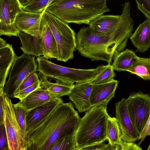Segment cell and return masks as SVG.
Returning a JSON list of instances; mask_svg holds the SVG:
<instances>
[{"instance_id":"cell-19","label":"cell","mask_w":150,"mask_h":150,"mask_svg":"<svg viewBox=\"0 0 150 150\" xmlns=\"http://www.w3.org/2000/svg\"><path fill=\"white\" fill-rule=\"evenodd\" d=\"M18 37L22 44L20 48L23 54L37 57L43 55L42 40L40 35L33 36L20 31Z\"/></svg>"},{"instance_id":"cell-3","label":"cell","mask_w":150,"mask_h":150,"mask_svg":"<svg viewBox=\"0 0 150 150\" xmlns=\"http://www.w3.org/2000/svg\"><path fill=\"white\" fill-rule=\"evenodd\" d=\"M107 0H53L45 11L68 23L89 25L110 11Z\"/></svg>"},{"instance_id":"cell-31","label":"cell","mask_w":150,"mask_h":150,"mask_svg":"<svg viewBox=\"0 0 150 150\" xmlns=\"http://www.w3.org/2000/svg\"><path fill=\"white\" fill-rule=\"evenodd\" d=\"M137 8L147 19H150V0H135Z\"/></svg>"},{"instance_id":"cell-5","label":"cell","mask_w":150,"mask_h":150,"mask_svg":"<svg viewBox=\"0 0 150 150\" xmlns=\"http://www.w3.org/2000/svg\"><path fill=\"white\" fill-rule=\"evenodd\" d=\"M43 16L47 23L56 42L58 61L66 62L73 59L76 48V34L68 23L45 11Z\"/></svg>"},{"instance_id":"cell-12","label":"cell","mask_w":150,"mask_h":150,"mask_svg":"<svg viewBox=\"0 0 150 150\" xmlns=\"http://www.w3.org/2000/svg\"><path fill=\"white\" fill-rule=\"evenodd\" d=\"M118 83V81L114 79L104 83H93L90 98L91 106L107 105L109 101L114 97Z\"/></svg>"},{"instance_id":"cell-21","label":"cell","mask_w":150,"mask_h":150,"mask_svg":"<svg viewBox=\"0 0 150 150\" xmlns=\"http://www.w3.org/2000/svg\"><path fill=\"white\" fill-rule=\"evenodd\" d=\"M38 75L40 81V87L59 98L69 95L71 92L75 84L66 83L57 80L55 83L50 82L48 77L40 72Z\"/></svg>"},{"instance_id":"cell-6","label":"cell","mask_w":150,"mask_h":150,"mask_svg":"<svg viewBox=\"0 0 150 150\" xmlns=\"http://www.w3.org/2000/svg\"><path fill=\"white\" fill-rule=\"evenodd\" d=\"M121 15H102L91 22L89 26L97 35L106 36L120 30H133L134 21L130 15L129 1L122 5Z\"/></svg>"},{"instance_id":"cell-23","label":"cell","mask_w":150,"mask_h":150,"mask_svg":"<svg viewBox=\"0 0 150 150\" xmlns=\"http://www.w3.org/2000/svg\"><path fill=\"white\" fill-rule=\"evenodd\" d=\"M107 139L115 150L121 139V134L118 121L115 117L109 116L107 123Z\"/></svg>"},{"instance_id":"cell-32","label":"cell","mask_w":150,"mask_h":150,"mask_svg":"<svg viewBox=\"0 0 150 150\" xmlns=\"http://www.w3.org/2000/svg\"><path fill=\"white\" fill-rule=\"evenodd\" d=\"M0 125V150H9L8 137L4 122Z\"/></svg>"},{"instance_id":"cell-1","label":"cell","mask_w":150,"mask_h":150,"mask_svg":"<svg viewBox=\"0 0 150 150\" xmlns=\"http://www.w3.org/2000/svg\"><path fill=\"white\" fill-rule=\"evenodd\" d=\"M80 117L71 102L59 105L25 136L27 150H50L59 139L74 136Z\"/></svg>"},{"instance_id":"cell-20","label":"cell","mask_w":150,"mask_h":150,"mask_svg":"<svg viewBox=\"0 0 150 150\" xmlns=\"http://www.w3.org/2000/svg\"><path fill=\"white\" fill-rule=\"evenodd\" d=\"M59 98L41 87L31 93L22 102L23 105L29 110Z\"/></svg>"},{"instance_id":"cell-10","label":"cell","mask_w":150,"mask_h":150,"mask_svg":"<svg viewBox=\"0 0 150 150\" xmlns=\"http://www.w3.org/2000/svg\"><path fill=\"white\" fill-rule=\"evenodd\" d=\"M23 7L19 0H0V36H18L15 22Z\"/></svg>"},{"instance_id":"cell-4","label":"cell","mask_w":150,"mask_h":150,"mask_svg":"<svg viewBox=\"0 0 150 150\" xmlns=\"http://www.w3.org/2000/svg\"><path fill=\"white\" fill-rule=\"evenodd\" d=\"M107 108V105L92 107L80 118L74 135L77 150L107 139V120L110 116Z\"/></svg>"},{"instance_id":"cell-7","label":"cell","mask_w":150,"mask_h":150,"mask_svg":"<svg viewBox=\"0 0 150 150\" xmlns=\"http://www.w3.org/2000/svg\"><path fill=\"white\" fill-rule=\"evenodd\" d=\"M35 57L23 54L16 57L9 76L3 89L4 93L13 97L24 79L30 74L36 71L38 64Z\"/></svg>"},{"instance_id":"cell-29","label":"cell","mask_w":150,"mask_h":150,"mask_svg":"<svg viewBox=\"0 0 150 150\" xmlns=\"http://www.w3.org/2000/svg\"><path fill=\"white\" fill-rule=\"evenodd\" d=\"M40 88V81L39 80L33 85L15 93L13 98H18L20 101L22 102L23 100L31 93Z\"/></svg>"},{"instance_id":"cell-24","label":"cell","mask_w":150,"mask_h":150,"mask_svg":"<svg viewBox=\"0 0 150 150\" xmlns=\"http://www.w3.org/2000/svg\"><path fill=\"white\" fill-rule=\"evenodd\" d=\"M127 71L139 76L144 80H150L149 58L138 57L135 62Z\"/></svg>"},{"instance_id":"cell-38","label":"cell","mask_w":150,"mask_h":150,"mask_svg":"<svg viewBox=\"0 0 150 150\" xmlns=\"http://www.w3.org/2000/svg\"><path fill=\"white\" fill-rule=\"evenodd\" d=\"M53 0H50L49 5L50 4V3L53 1Z\"/></svg>"},{"instance_id":"cell-36","label":"cell","mask_w":150,"mask_h":150,"mask_svg":"<svg viewBox=\"0 0 150 150\" xmlns=\"http://www.w3.org/2000/svg\"><path fill=\"white\" fill-rule=\"evenodd\" d=\"M4 94L3 89L0 88V125L4 122V114L3 105L4 100Z\"/></svg>"},{"instance_id":"cell-37","label":"cell","mask_w":150,"mask_h":150,"mask_svg":"<svg viewBox=\"0 0 150 150\" xmlns=\"http://www.w3.org/2000/svg\"><path fill=\"white\" fill-rule=\"evenodd\" d=\"M33 0H19L23 7H24Z\"/></svg>"},{"instance_id":"cell-33","label":"cell","mask_w":150,"mask_h":150,"mask_svg":"<svg viewBox=\"0 0 150 150\" xmlns=\"http://www.w3.org/2000/svg\"><path fill=\"white\" fill-rule=\"evenodd\" d=\"M117 150H142V149L134 142H127L122 139L117 146Z\"/></svg>"},{"instance_id":"cell-11","label":"cell","mask_w":150,"mask_h":150,"mask_svg":"<svg viewBox=\"0 0 150 150\" xmlns=\"http://www.w3.org/2000/svg\"><path fill=\"white\" fill-rule=\"evenodd\" d=\"M115 118L121 131V139L129 142L138 141L140 135L134 126L130 118L126 103V99L115 103Z\"/></svg>"},{"instance_id":"cell-2","label":"cell","mask_w":150,"mask_h":150,"mask_svg":"<svg viewBox=\"0 0 150 150\" xmlns=\"http://www.w3.org/2000/svg\"><path fill=\"white\" fill-rule=\"evenodd\" d=\"M76 49L82 56L92 61L112 63L114 54L124 50L129 37L125 33L116 31L106 36L96 34L89 27L80 28L76 35Z\"/></svg>"},{"instance_id":"cell-9","label":"cell","mask_w":150,"mask_h":150,"mask_svg":"<svg viewBox=\"0 0 150 150\" xmlns=\"http://www.w3.org/2000/svg\"><path fill=\"white\" fill-rule=\"evenodd\" d=\"M126 101L132 122L140 135L150 115V96L133 92Z\"/></svg>"},{"instance_id":"cell-16","label":"cell","mask_w":150,"mask_h":150,"mask_svg":"<svg viewBox=\"0 0 150 150\" xmlns=\"http://www.w3.org/2000/svg\"><path fill=\"white\" fill-rule=\"evenodd\" d=\"M39 30L43 56L48 59L54 58L57 59L58 53L57 44L51 29L43 16Z\"/></svg>"},{"instance_id":"cell-30","label":"cell","mask_w":150,"mask_h":150,"mask_svg":"<svg viewBox=\"0 0 150 150\" xmlns=\"http://www.w3.org/2000/svg\"><path fill=\"white\" fill-rule=\"evenodd\" d=\"M39 80L36 71L31 73L24 79L15 93L33 85Z\"/></svg>"},{"instance_id":"cell-15","label":"cell","mask_w":150,"mask_h":150,"mask_svg":"<svg viewBox=\"0 0 150 150\" xmlns=\"http://www.w3.org/2000/svg\"><path fill=\"white\" fill-rule=\"evenodd\" d=\"M43 13H33L22 10L16 17L15 26L20 31L33 36H38Z\"/></svg>"},{"instance_id":"cell-26","label":"cell","mask_w":150,"mask_h":150,"mask_svg":"<svg viewBox=\"0 0 150 150\" xmlns=\"http://www.w3.org/2000/svg\"><path fill=\"white\" fill-rule=\"evenodd\" d=\"M50 150H77L74 136L65 137L59 139Z\"/></svg>"},{"instance_id":"cell-17","label":"cell","mask_w":150,"mask_h":150,"mask_svg":"<svg viewBox=\"0 0 150 150\" xmlns=\"http://www.w3.org/2000/svg\"><path fill=\"white\" fill-rule=\"evenodd\" d=\"M136 51L143 53L150 46V19L140 23L129 38Z\"/></svg>"},{"instance_id":"cell-35","label":"cell","mask_w":150,"mask_h":150,"mask_svg":"<svg viewBox=\"0 0 150 150\" xmlns=\"http://www.w3.org/2000/svg\"><path fill=\"white\" fill-rule=\"evenodd\" d=\"M147 136H150V115L141 133L138 141L140 140L138 145L139 146L144 141Z\"/></svg>"},{"instance_id":"cell-27","label":"cell","mask_w":150,"mask_h":150,"mask_svg":"<svg viewBox=\"0 0 150 150\" xmlns=\"http://www.w3.org/2000/svg\"><path fill=\"white\" fill-rule=\"evenodd\" d=\"M50 0H33L23 7V10L33 13H42L49 5Z\"/></svg>"},{"instance_id":"cell-18","label":"cell","mask_w":150,"mask_h":150,"mask_svg":"<svg viewBox=\"0 0 150 150\" xmlns=\"http://www.w3.org/2000/svg\"><path fill=\"white\" fill-rule=\"evenodd\" d=\"M17 57L12 45L7 43L0 47V88L4 89L9 70Z\"/></svg>"},{"instance_id":"cell-39","label":"cell","mask_w":150,"mask_h":150,"mask_svg":"<svg viewBox=\"0 0 150 150\" xmlns=\"http://www.w3.org/2000/svg\"><path fill=\"white\" fill-rule=\"evenodd\" d=\"M148 150H150V144L149 145V148H148Z\"/></svg>"},{"instance_id":"cell-8","label":"cell","mask_w":150,"mask_h":150,"mask_svg":"<svg viewBox=\"0 0 150 150\" xmlns=\"http://www.w3.org/2000/svg\"><path fill=\"white\" fill-rule=\"evenodd\" d=\"M3 111L4 123L8 137L9 150H27L25 138L16 119L13 103L9 97L5 94Z\"/></svg>"},{"instance_id":"cell-28","label":"cell","mask_w":150,"mask_h":150,"mask_svg":"<svg viewBox=\"0 0 150 150\" xmlns=\"http://www.w3.org/2000/svg\"><path fill=\"white\" fill-rule=\"evenodd\" d=\"M114 71L112 64H108L94 80L93 83H103L112 80L116 75Z\"/></svg>"},{"instance_id":"cell-13","label":"cell","mask_w":150,"mask_h":150,"mask_svg":"<svg viewBox=\"0 0 150 150\" xmlns=\"http://www.w3.org/2000/svg\"><path fill=\"white\" fill-rule=\"evenodd\" d=\"M63 102L61 98L29 110L26 117V134L37 127L56 107Z\"/></svg>"},{"instance_id":"cell-14","label":"cell","mask_w":150,"mask_h":150,"mask_svg":"<svg viewBox=\"0 0 150 150\" xmlns=\"http://www.w3.org/2000/svg\"><path fill=\"white\" fill-rule=\"evenodd\" d=\"M92 86V81L76 83L68 96L79 112L87 111L92 107L90 98Z\"/></svg>"},{"instance_id":"cell-40","label":"cell","mask_w":150,"mask_h":150,"mask_svg":"<svg viewBox=\"0 0 150 150\" xmlns=\"http://www.w3.org/2000/svg\"><path fill=\"white\" fill-rule=\"evenodd\" d=\"M149 59L150 62V57H149Z\"/></svg>"},{"instance_id":"cell-34","label":"cell","mask_w":150,"mask_h":150,"mask_svg":"<svg viewBox=\"0 0 150 150\" xmlns=\"http://www.w3.org/2000/svg\"><path fill=\"white\" fill-rule=\"evenodd\" d=\"M104 142H102L99 144L93 146H89L85 148L82 150H115L114 147H112L109 143L106 144Z\"/></svg>"},{"instance_id":"cell-22","label":"cell","mask_w":150,"mask_h":150,"mask_svg":"<svg viewBox=\"0 0 150 150\" xmlns=\"http://www.w3.org/2000/svg\"><path fill=\"white\" fill-rule=\"evenodd\" d=\"M138 57L133 51L126 49L116 53L112 65L114 71H127L137 60Z\"/></svg>"},{"instance_id":"cell-25","label":"cell","mask_w":150,"mask_h":150,"mask_svg":"<svg viewBox=\"0 0 150 150\" xmlns=\"http://www.w3.org/2000/svg\"><path fill=\"white\" fill-rule=\"evenodd\" d=\"M13 107L16 119L25 138L26 117L29 110L23 105L22 102L20 101L17 103L13 104Z\"/></svg>"}]
</instances>
